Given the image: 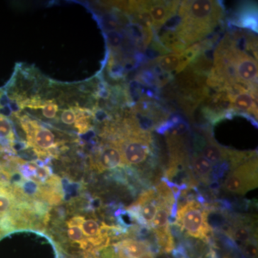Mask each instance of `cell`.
<instances>
[{
	"label": "cell",
	"mask_w": 258,
	"mask_h": 258,
	"mask_svg": "<svg viewBox=\"0 0 258 258\" xmlns=\"http://www.w3.org/2000/svg\"><path fill=\"white\" fill-rule=\"evenodd\" d=\"M87 198L81 195L51 210L45 233L61 252L98 254L123 233L121 227L102 221Z\"/></svg>",
	"instance_id": "6da1fadb"
},
{
	"label": "cell",
	"mask_w": 258,
	"mask_h": 258,
	"mask_svg": "<svg viewBox=\"0 0 258 258\" xmlns=\"http://www.w3.org/2000/svg\"><path fill=\"white\" fill-rule=\"evenodd\" d=\"M220 5L211 0L184 1L180 4V20L173 32L183 49L209 35L220 23Z\"/></svg>",
	"instance_id": "7a4b0ae2"
},
{
	"label": "cell",
	"mask_w": 258,
	"mask_h": 258,
	"mask_svg": "<svg viewBox=\"0 0 258 258\" xmlns=\"http://www.w3.org/2000/svg\"><path fill=\"white\" fill-rule=\"evenodd\" d=\"M14 115L25 134L27 145L39 158L57 157L67 150L68 142L76 141L74 135L52 128L28 115Z\"/></svg>",
	"instance_id": "3957f363"
},
{
	"label": "cell",
	"mask_w": 258,
	"mask_h": 258,
	"mask_svg": "<svg viewBox=\"0 0 258 258\" xmlns=\"http://www.w3.org/2000/svg\"><path fill=\"white\" fill-rule=\"evenodd\" d=\"M210 212L195 200H189L177 208L176 225L181 232L194 238L209 242L212 228L209 223Z\"/></svg>",
	"instance_id": "277c9868"
},
{
	"label": "cell",
	"mask_w": 258,
	"mask_h": 258,
	"mask_svg": "<svg viewBox=\"0 0 258 258\" xmlns=\"http://www.w3.org/2000/svg\"><path fill=\"white\" fill-rule=\"evenodd\" d=\"M113 142L119 148L125 165H142L152 153L150 135L133 123L127 125L125 131H121L116 140Z\"/></svg>",
	"instance_id": "5b68a950"
},
{
	"label": "cell",
	"mask_w": 258,
	"mask_h": 258,
	"mask_svg": "<svg viewBox=\"0 0 258 258\" xmlns=\"http://www.w3.org/2000/svg\"><path fill=\"white\" fill-rule=\"evenodd\" d=\"M258 184L257 159L252 156L232 168L223 184L228 192L243 195L256 189Z\"/></svg>",
	"instance_id": "8992f818"
},
{
	"label": "cell",
	"mask_w": 258,
	"mask_h": 258,
	"mask_svg": "<svg viewBox=\"0 0 258 258\" xmlns=\"http://www.w3.org/2000/svg\"><path fill=\"white\" fill-rule=\"evenodd\" d=\"M162 200L158 195L157 190L149 189L142 193L127 211L135 221L150 228Z\"/></svg>",
	"instance_id": "52a82bcc"
},
{
	"label": "cell",
	"mask_w": 258,
	"mask_h": 258,
	"mask_svg": "<svg viewBox=\"0 0 258 258\" xmlns=\"http://www.w3.org/2000/svg\"><path fill=\"white\" fill-rule=\"evenodd\" d=\"M173 205L174 204L165 200H161L150 227L155 234L159 247L161 250L166 252H170L174 249V238L171 235L169 226V215Z\"/></svg>",
	"instance_id": "ba28073f"
},
{
	"label": "cell",
	"mask_w": 258,
	"mask_h": 258,
	"mask_svg": "<svg viewBox=\"0 0 258 258\" xmlns=\"http://www.w3.org/2000/svg\"><path fill=\"white\" fill-rule=\"evenodd\" d=\"M124 165L121 152L113 141L102 145L90 159V168L97 173L116 170Z\"/></svg>",
	"instance_id": "9c48e42d"
},
{
	"label": "cell",
	"mask_w": 258,
	"mask_h": 258,
	"mask_svg": "<svg viewBox=\"0 0 258 258\" xmlns=\"http://www.w3.org/2000/svg\"><path fill=\"white\" fill-rule=\"evenodd\" d=\"M179 2L144 1V7L151 15L155 28H160L174 15Z\"/></svg>",
	"instance_id": "30bf717a"
},
{
	"label": "cell",
	"mask_w": 258,
	"mask_h": 258,
	"mask_svg": "<svg viewBox=\"0 0 258 258\" xmlns=\"http://www.w3.org/2000/svg\"><path fill=\"white\" fill-rule=\"evenodd\" d=\"M255 91L247 93H238V94H229L230 106L236 111L243 112H253L257 115V107L255 104Z\"/></svg>",
	"instance_id": "8fae6325"
},
{
	"label": "cell",
	"mask_w": 258,
	"mask_h": 258,
	"mask_svg": "<svg viewBox=\"0 0 258 258\" xmlns=\"http://www.w3.org/2000/svg\"><path fill=\"white\" fill-rule=\"evenodd\" d=\"M230 151L220 147L216 142H210L204 147L202 155L212 164H219L227 157L230 158Z\"/></svg>",
	"instance_id": "7c38bea8"
},
{
	"label": "cell",
	"mask_w": 258,
	"mask_h": 258,
	"mask_svg": "<svg viewBox=\"0 0 258 258\" xmlns=\"http://www.w3.org/2000/svg\"><path fill=\"white\" fill-rule=\"evenodd\" d=\"M192 169L194 173L199 179L205 183H208L213 170L211 163L207 160L202 154H196L193 157Z\"/></svg>",
	"instance_id": "4fadbf2b"
},
{
	"label": "cell",
	"mask_w": 258,
	"mask_h": 258,
	"mask_svg": "<svg viewBox=\"0 0 258 258\" xmlns=\"http://www.w3.org/2000/svg\"><path fill=\"white\" fill-rule=\"evenodd\" d=\"M228 235L232 238L241 242H248L254 235L253 228L246 223L236 222L228 231Z\"/></svg>",
	"instance_id": "5bb4252c"
},
{
	"label": "cell",
	"mask_w": 258,
	"mask_h": 258,
	"mask_svg": "<svg viewBox=\"0 0 258 258\" xmlns=\"http://www.w3.org/2000/svg\"><path fill=\"white\" fill-rule=\"evenodd\" d=\"M108 41L111 46L118 47L121 42V36L116 32H111L108 34Z\"/></svg>",
	"instance_id": "9a60e30c"
},
{
	"label": "cell",
	"mask_w": 258,
	"mask_h": 258,
	"mask_svg": "<svg viewBox=\"0 0 258 258\" xmlns=\"http://www.w3.org/2000/svg\"><path fill=\"white\" fill-rule=\"evenodd\" d=\"M244 250L246 254H248L251 257H254V256L257 255V250L255 244L252 243L251 242H248L247 244H245Z\"/></svg>",
	"instance_id": "2e32d148"
},
{
	"label": "cell",
	"mask_w": 258,
	"mask_h": 258,
	"mask_svg": "<svg viewBox=\"0 0 258 258\" xmlns=\"http://www.w3.org/2000/svg\"><path fill=\"white\" fill-rule=\"evenodd\" d=\"M61 254L63 256L64 258H98V254H69L61 253Z\"/></svg>",
	"instance_id": "e0dca14e"
},
{
	"label": "cell",
	"mask_w": 258,
	"mask_h": 258,
	"mask_svg": "<svg viewBox=\"0 0 258 258\" xmlns=\"http://www.w3.org/2000/svg\"><path fill=\"white\" fill-rule=\"evenodd\" d=\"M140 258H154V252L152 250L149 251Z\"/></svg>",
	"instance_id": "ac0fdd59"
}]
</instances>
